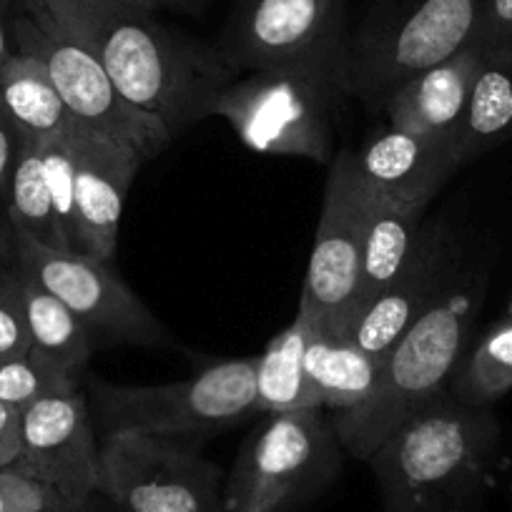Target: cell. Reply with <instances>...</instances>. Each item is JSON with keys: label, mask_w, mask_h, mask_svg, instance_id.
<instances>
[{"label": "cell", "mask_w": 512, "mask_h": 512, "mask_svg": "<svg viewBox=\"0 0 512 512\" xmlns=\"http://www.w3.org/2000/svg\"><path fill=\"white\" fill-rule=\"evenodd\" d=\"M41 154L48 189H51L53 209H56L58 216V226H61L68 249L78 251L76 174H73V159L66 144V134H63L61 139L41 141ZM78 254H81V251H78Z\"/></svg>", "instance_id": "27"}, {"label": "cell", "mask_w": 512, "mask_h": 512, "mask_svg": "<svg viewBox=\"0 0 512 512\" xmlns=\"http://www.w3.org/2000/svg\"><path fill=\"white\" fill-rule=\"evenodd\" d=\"M26 136L21 134V128L13 123L8 111L0 103V206L6 209L8 196H11L13 174H16L18 156H21Z\"/></svg>", "instance_id": "31"}, {"label": "cell", "mask_w": 512, "mask_h": 512, "mask_svg": "<svg viewBox=\"0 0 512 512\" xmlns=\"http://www.w3.org/2000/svg\"><path fill=\"white\" fill-rule=\"evenodd\" d=\"M78 390V377L38 352L0 359V402L26 410L48 395Z\"/></svg>", "instance_id": "26"}, {"label": "cell", "mask_w": 512, "mask_h": 512, "mask_svg": "<svg viewBox=\"0 0 512 512\" xmlns=\"http://www.w3.org/2000/svg\"><path fill=\"white\" fill-rule=\"evenodd\" d=\"M3 467H6V465H3V460H0V470H3Z\"/></svg>", "instance_id": "38"}, {"label": "cell", "mask_w": 512, "mask_h": 512, "mask_svg": "<svg viewBox=\"0 0 512 512\" xmlns=\"http://www.w3.org/2000/svg\"><path fill=\"white\" fill-rule=\"evenodd\" d=\"M507 317H512V302H510V307H507Z\"/></svg>", "instance_id": "37"}, {"label": "cell", "mask_w": 512, "mask_h": 512, "mask_svg": "<svg viewBox=\"0 0 512 512\" xmlns=\"http://www.w3.org/2000/svg\"><path fill=\"white\" fill-rule=\"evenodd\" d=\"M11 262L61 299L91 334L93 344L151 347L166 339L159 319L108 269V262L96 256L51 249L13 229Z\"/></svg>", "instance_id": "10"}, {"label": "cell", "mask_w": 512, "mask_h": 512, "mask_svg": "<svg viewBox=\"0 0 512 512\" xmlns=\"http://www.w3.org/2000/svg\"><path fill=\"white\" fill-rule=\"evenodd\" d=\"M36 3L98 58L126 101L161 118L171 136L201 121L209 98L234 81L236 66L224 53L176 36L156 13L118 0Z\"/></svg>", "instance_id": "1"}, {"label": "cell", "mask_w": 512, "mask_h": 512, "mask_svg": "<svg viewBox=\"0 0 512 512\" xmlns=\"http://www.w3.org/2000/svg\"><path fill=\"white\" fill-rule=\"evenodd\" d=\"M482 48L467 46L447 61L417 73L384 98L390 128L455 141L465 116Z\"/></svg>", "instance_id": "17"}, {"label": "cell", "mask_w": 512, "mask_h": 512, "mask_svg": "<svg viewBox=\"0 0 512 512\" xmlns=\"http://www.w3.org/2000/svg\"><path fill=\"white\" fill-rule=\"evenodd\" d=\"M342 442L322 410L269 415L224 482V512H294L342 470Z\"/></svg>", "instance_id": "6"}, {"label": "cell", "mask_w": 512, "mask_h": 512, "mask_svg": "<svg viewBox=\"0 0 512 512\" xmlns=\"http://www.w3.org/2000/svg\"><path fill=\"white\" fill-rule=\"evenodd\" d=\"M259 357L214 364L184 382L156 387L93 382L101 435H144L194 440L256 415Z\"/></svg>", "instance_id": "5"}, {"label": "cell", "mask_w": 512, "mask_h": 512, "mask_svg": "<svg viewBox=\"0 0 512 512\" xmlns=\"http://www.w3.org/2000/svg\"><path fill=\"white\" fill-rule=\"evenodd\" d=\"M304 369L319 405L334 412H349L374 392L382 359L372 357L344 337H329L312 327L304 352Z\"/></svg>", "instance_id": "20"}, {"label": "cell", "mask_w": 512, "mask_h": 512, "mask_svg": "<svg viewBox=\"0 0 512 512\" xmlns=\"http://www.w3.org/2000/svg\"><path fill=\"white\" fill-rule=\"evenodd\" d=\"M347 91H352L349 78L302 68H267L214 93L204 118H224L259 154L329 161L337 106Z\"/></svg>", "instance_id": "4"}, {"label": "cell", "mask_w": 512, "mask_h": 512, "mask_svg": "<svg viewBox=\"0 0 512 512\" xmlns=\"http://www.w3.org/2000/svg\"><path fill=\"white\" fill-rule=\"evenodd\" d=\"M354 164L372 199L425 209L460 159L452 139L387 128L364 144Z\"/></svg>", "instance_id": "16"}, {"label": "cell", "mask_w": 512, "mask_h": 512, "mask_svg": "<svg viewBox=\"0 0 512 512\" xmlns=\"http://www.w3.org/2000/svg\"><path fill=\"white\" fill-rule=\"evenodd\" d=\"M480 299V284L450 287L407 329L382 362L372 395L332 420L344 452L369 460L407 417L447 390Z\"/></svg>", "instance_id": "3"}, {"label": "cell", "mask_w": 512, "mask_h": 512, "mask_svg": "<svg viewBox=\"0 0 512 512\" xmlns=\"http://www.w3.org/2000/svg\"><path fill=\"white\" fill-rule=\"evenodd\" d=\"M11 467L51 487L73 510H88L101 480V442L81 390L23 410L21 455Z\"/></svg>", "instance_id": "13"}, {"label": "cell", "mask_w": 512, "mask_h": 512, "mask_svg": "<svg viewBox=\"0 0 512 512\" xmlns=\"http://www.w3.org/2000/svg\"><path fill=\"white\" fill-rule=\"evenodd\" d=\"M21 6L23 13L13 16L16 51L46 66L71 116L128 144L144 161L156 159L174 139L169 126L126 101L98 58L58 26L36 0H21Z\"/></svg>", "instance_id": "7"}, {"label": "cell", "mask_w": 512, "mask_h": 512, "mask_svg": "<svg viewBox=\"0 0 512 512\" xmlns=\"http://www.w3.org/2000/svg\"><path fill=\"white\" fill-rule=\"evenodd\" d=\"M452 259L450 234L440 226H422L405 269L374 299L344 339L384 362L407 329L447 292L445 282Z\"/></svg>", "instance_id": "15"}, {"label": "cell", "mask_w": 512, "mask_h": 512, "mask_svg": "<svg viewBox=\"0 0 512 512\" xmlns=\"http://www.w3.org/2000/svg\"><path fill=\"white\" fill-rule=\"evenodd\" d=\"M98 492L113 512H224L219 467L161 437H103Z\"/></svg>", "instance_id": "8"}, {"label": "cell", "mask_w": 512, "mask_h": 512, "mask_svg": "<svg viewBox=\"0 0 512 512\" xmlns=\"http://www.w3.org/2000/svg\"><path fill=\"white\" fill-rule=\"evenodd\" d=\"M0 512H86L73 510L51 487L13 467L0 470Z\"/></svg>", "instance_id": "29"}, {"label": "cell", "mask_w": 512, "mask_h": 512, "mask_svg": "<svg viewBox=\"0 0 512 512\" xmlns=\"http://www.w3.org/2000/svg\"><path fill=\"white\" fill-rule=\"evenodd\" d=\"M342 11L344 0H239L221 53L236 68H302L352 81Z\"/></svg>", "instance_id": "9"}, {"label": "cell", "mask_w": 512, "mask_h": 512, "mask_svg": "<svg viewBox=\"0 0 512 512\" xmlns=\"http://www.w3.org/2000/svg\"><path fill=\"white\" fill-rule=\"evenodd\" d=\"M490 407L452 392L407 417L369 457L384 512H462L497 442Z\"/></svg>", "instance_id": "2"}, {"label": "cell", "mask_w": 512, "mask_h": 512, "mask_svg": "<svg viewBox=\"0 0 512 512\" xmlns=\"http://www.w3.org/2000/svg\"><path fill=\"white\" fill-rule=\"evenodd\" d=\"M11 239H13L11 219H8V211L0 206V264L11 262Z\"/></svg>", "instance_id": "35"}, {"label": "cell", "mask_w": 512, "mask_h": 512, "mask_svg": "<svg viewBox=\"0 0 512 512\" xmlns=\"http://www.w3.org/2000/svg\"><path fill=\"white\" fill-rule=\"evenodd\" d=\"M6 211L13 229L23 231L43 246L71 251L63 239L61 226H58L56 209H53L51 189H48L46 171H43L41 141L26 139L23 144Z\"/></svg>", "instance_id": "24"}, {"label": "cell", "mask_w": 512, "mask_h": 512, "mask_svg": "<svg viewBox=\"0 0 512 512\" xmlns=\"http://www.w3.org/2000/svg\"><path fill=\"white\" fill-rule=\"evenodd\" d=\"M480 0H410L384 18L352 66V91L387 98L417 73L475 46Z\"/></svg>", "instance_id": "12"}, {"label": "cell", "mask_w": 512, "mask_h": 512, "mask_svg": "<svg viewBox=\"0 0 512 512\" xmlns=\"http://www.w3.org/2000/svg\"><path fill=\"white\" fill-rule=\"evenodd\" d=\"M512 141V46L482 48L465 116L455 131L460 164Z\"/></svg>", "instance_id": "19"}, {"label": "cell", "mask_w": 512, "mask_h": 512, "mask_svg": "<svg viewBox=\"0 0 512 512\" xmlns=\"http://www.w3.org/2000/svg\"><path fill=\"white\" fill-rule=\"evenodd\" d=\"M33 349L13 262L0 264V359L23 357Z\"/></svg>", "instance_id": "28"}, {"label": "cell", "mask_w": 512, "mask_h": 512, "mask_svg": "<svg viewBox=\"0 0 512 512\" xmlns=\"http://www.w3.org/2000/svg\"><path fill=\"white\" fill-rule=\"evenodd\" d=\"M477 48L512 46V0H480Z\"/></svg>", "instance_id": "30"}, {"label": "cell", "mask_w": 512, "mask_h": 512, "mask_svg": "<svg viewBox=\"0 0 512 512\" xmlns=\"http://www.w3.org/2000/svg\"><path fill=\"white\" fill-rule=\"evenodd\" d=\"M66 144L76 174L78 251L111 262L123 201L144 159L128 144L81 121L66 131Z\"/></svg>", "instance_id": "14"}, {"label": "cell", "mask_w": 512, "mask_h": 512, "mask_svg": "<svg viewBox=\"0 0 512 512\" xmlns=\"http://www.w3.org/2000/svg\"><path fill=\"white\" fill-rule=\"evenodd\" d=\"M118 3L136 8V11H146V13H156L161 8L159 0H118Z\"/></svg>", "instance_id": "36"}, {"label": "cell", "mask_w": 512, "mask_h": 512, "mask_svg": "<svg viewBox=\"0 0 512 512\" xmlns=\"http://www.w3.org/2000/svg\"><path fill=\"white\" fill-rule=\"evenodd\" d=\"M13 0H0V66L16 53L13 43V16H11Z\"/></svg>", "instance_id": "33"}, {"label": "cell", "mask_w": 512, "mask_h": 512, "mask_svg": "<svg viewBox=\"0 0 512 512\" xmlns=\"http://www.w3.org/2000/svg\"><path fill=\"white\" fill-rule=\"evenodd\" d=\"M21 422V407L0 402V460L6 467H11L21 455Z\"/></svg>", "instance_id": "32"}, {"label": "cell", "mask_w": 512, "mask_h": 512, "mask_svg": "<svg viewBox=\"0 0 512 512\" xmlns=\"http://www.w3.org/2000/svg\"><path fill=\"white\" fill-rule=\"evenodd\" d=\"M13 267H16L33 352L43 354L46 359L56 362L58 367L71 372L73 377H78L88 359H91L93 347H96L91 334L86 332V327L78 322L76 314L61 299L53 297L43 284H38L18 264H13Z\"/></svg>", "instance_id": "23"}, {"label": "cell", "mask_w": 512, "mask_h": 512, "mask_svg": "<svg viewBox=\"0 0 512 512\" xmlns=\"http://www.w3.org/2000/svg\"><path fill=\"white\" fill-rule=\"evenodd\" d=\"M312 324L304 314L274 334L256 362V415L294 410H322L304 369V352Z\"/></svg>", "instance_id": "22"}, {"label": "cell", "mask_w": 512, "mask_h": 512, "mask_svg": "<svg viewBox=\"0 0 512 512\" xmlns=\"http://www.w3.org/2000/svg\"><path fill=\"white\" fill-rule=\"evenodd\" d=\"M0 103L31 141L61 139L76 121L46 66L23 51H16L0 66Z\"/></svg>", "instance_id": "21"}, {"label": "cell", "mask_w": 512, "mask_h": 512, "mask_svg": "<svg viewBox=\"0 0 512 512\" xmlns=\"http://www.w3.org/2000/svg\"><path fill=\"white\" fill-rule=\"evenodd\" d=\"M422 214H425V209L390 204V201L372 199L369 196V219L367 234H364L362 269H359L357 299H354L352 319H349L347 332L372 307L374 299L395 282L397 274L405 269L407 259L412 256L417 239H420Z\"/></svg>", "instance_id": "18"}, {"label": "cell", "mask_w": 512, "mask_h": 512, "mask_svg": "<svg viewBox=\"0 0 512 512\" xmlns=\"http://www.w3.org/2000/svg\"><path fill=\"white\" fill-rule=\"evenodd\" d=\"M512 390V317L497 322L452 374V395L467 405L490 407Z\"/></svg>", "instance_id": "25"}, {"label": "cell", "mask_w": 512, "mask_h": 512, "mask_svg": "<svg viewBox=\"0 0 512 512\" xmlns=\"http://www.w3.org/2000/svg\"><path fill=\"white\" fill-rule=\"evenodd\" d=\"M367 219L369 194L359 181L354 156L337 154L324 189L322 216L299 302V314L329 337H344L352 319Z\"/></svg>", "instance_id": "11"}, {"label": "cell", "mask_w": 512, "mask_h": 512, "mask_svg": "<svg viewBox=\"0 0 512 512\" xmlns=\"http://www.w3.org/2000/svg\"><path fill=\"white\" fill-rule=\"evenodd\" d=\"M161 8H169V11L186 13V16H201V13L209 8L211 0H159Z\"/></svg>", "instance_id": "34"}]
</instances>
